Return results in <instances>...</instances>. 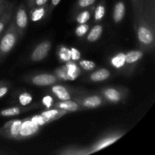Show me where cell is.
<instances>
[{
    "instance_id": "obj_35",
    "label": "cell",
    "mask_w": 155,
    "mask_h": 155,
    "mask_svg": "<svg viewBox=\"0 0 155 155\" xmlns=\"http://www.w3.org/2000/svg\"><path fill=\"white\" fill-rule=\"evenodd\" d=\"M61 0H51V2H50L49 6L48 7V15H51L52 11L54 10V8L58 5L60 3Z\"/></svg>"
},
{
    "instance_id": "obj_8",
    "label": "cell",
    "mask_w": 155,
    "mask_h": 155,
    "mask_svg": "<svg viewBox=\"0 0 155 155\" xmlns=\"http://www.w3.org/2000/svg\"><path fill=\"white\" fill-rule=\"evenodd\" d=\"M123 135H124V133H120V132H117V133H111V134L107 135V136L104 138H101L98 142H95L94 145H92V146L88 147L89 152H90V154H92V153L96 152V151H100V150L112 145L114 142H115L118 139H120L123 136Z\"/></svg>"
},
{
    "instance_id": "obj_5",
    "label": "cell",
    "mask_w": 155,
    "mask_h": 155,
    "mask_svg": "<svg viewBox=\"0 0 155 155\" xmlns=\"http://www.w3.org/2000/svg\"><path fill=\"white\" fill-rule=\"evenodd\" d=\"M22 124L21 120H12L8 121L0 128V136L14 140H21L20 130Z\"/></svg>"
},
{
    "instance_id": "obj_24",
    "label": "cell",
    "mask_w": 155,
    "mask_h": 155,
    "mask_svg": "<svg viewBox=\"0 0 155 155\" xmlns=\"http://www.w3.org/2000/svg\"><path fill=\"white\" fill-rule=\"evenodd\" d=\"M111 64L114 68H121L125 64V54L119 53L111 58Z\"/></svg>"
},
{
    "instance_id": "obj_40",
    "label": "cell",
    "mask_w": 155,
    "mask_h": 155,
    "mask_svg": "<svg viewBox=\"0 0 155 155\" xmlns=\"http://www.w3.org/2000/svg\"></svg>"
},
{
    "instance_id": "obj_13",
    "label": "cell",
    "mask_w": 155,
    "mask_h": 155,
    "mask_svg": "<svg viewBox=\"0 0 155 155\" xmlns=\"http://www.w3.org/2000/svg\"><path fill=\"white\" fill-rule=\"evenodd\" d=\"M54 107L55 108L61 109V110H67L68 112H74L78 111V110H83V108L82 106H80L78 103L76 102L74 100H66V101H61L55 103L54 104Z\"/></svg>"
},
{
    "instance_id": "obj_38",
    "label": "cell",
    "mask_w": 155,
    "mask_h": 155,
    "mask_svg": "<svg viewBox=\"0 0 155 155\" xmlns=\"http://www.w3.org/2000/svg\"><path fill=\"white\" fill-rule=\"evenodd\" d=\"M34 2L35 0H27V5L30 8H33L34 7Z\"/></svg>"
},
{
    "instance_id": "obj_9",
    "label": "cell",
    "mask_w": 155,
    "mask_h": 155,
    "mask_svg": "<svg viewBox=\"0 0 155 155\" xmlns=\"http://www.w3.org/2000/svg\"><path fill=\"white\" fill-rule=\"evenodd\" d=\"M39 132V126L35 124L30 118L23 120L20 130V139L21 140L30 139L33 137Z\"/></svg>"
},
{
    "instance_id": "obj_11",
    "label": "cell",
    "mask_w": 155,
    "mask_h": 155,
    "mask_svg": "<svg viewBox=\"0 0 155 155\" xmlns=\"http://www.w3.org/2000/svg\"><path fill=\"white\" fill-rule=\"evenodd\" d=\"M68 113V111H67V110H61V109L55 108L54 107V109H51V110L43 111L41 114L40 116L42 117L43 120L45 121V124H48L53 122L54 120H56L60 119L61 117L64 116Z\"/></svg>"
},
{
    "instance_id": "obj_33",
    "label": "cell",
    "mask_w": 155,
    "mask_h": 155,
    "mask_svg": "<svg viewBox=\"0 0 155 155\" xmlns=\"http://www.w3.org/2000/svg\"><path fill=\"white\" fill-rule=\"evenodd\" d=\"M30 120H31L33 122H34L35 124H38V125L40 127V126H44L45 125V121L43 120V119H42V117L40 116V114L39 115H35V116L32 117L31 118H30Z\"/></svg>"
},
{
    "instance_id": "obj_23",
    "label": "cell",
    "mask_w": 155,
    "mask_h": 155,
    "mask_svg": "<svg viewBox=\"0 0 155 155\" xmlns=\"http://www.w3.org/2000/svg\"><path fill=\"white\" fill-rule=\"evenodd\" d=\"M93 7L89 9H85L84 11L80 12V14L77 15L76 17V21L79 24H85L90 19L91 15H92V9Z\"/></svg>"
},
{
    "instance_id": "obj_20",
    "label": "cell",
    "mask_w": 155,
    "mask_h": 155,
    "mask_svg": "<svg viewBox=\"0 0 155 155\" xmlns=\"http://www.w3.org/2000/svg\"><path fill=\"white\" fill-rule=\"evenodd\" d=\"M103 33V26L101 24H96L91 29L87 36V41L89 42H96L101 36Z\"/></svg>"
},
{
    "instance_id": "obj_25",
    "label": "cell",
    "mask_w": 155,
    "mask_h": 155,
    "mask_svg": "<svg viewBox=\"0 0 155 155\" xmlns=\"http://www.w3.org/2000/svg\"><path fill=\"white\" fill-rule=\"evenodd\" d=\"M96 0H77L76 3V11L85 9L91 7L94 5Z\"/></svg>"
},
{
    "instance_id": "obj_6",
    "label": "cell",
    "mask_w": 155,
    "mask_h": 155,
    "mask_svg": "<svg viewBox=\"0 0 155 155\" xmlns=\"http://www.w3.org/2000/svg\"><path fill=\"white\" fill-rule=\"evenodd\" d=\"M14 18H15V24L18 36L21 37L24 35L25 30H27L28 25V15H27V9L24 4H21L18 6L15 14H14Z\"/></svg>"
},
{
    "instance_id": "obj_1",
    "label": "cell",
    "mask_w": 155,
    "mask_h": 155,
    "mask_svg": "<svg viewBox=\"0 0 155 155\" xmlns=\"http://www.w3.org/2000/svg\"><path fill=\"white\" fill-rule=\"evenodd\" d=\"M134 27L140 49L150 51L154 47V24L146 18L143 10L134 14Z\"/></svg>"
},
{
    "instance_id": "obj_28",
    "label": "cell",
    "mask_w": 155,
    "mask_h": 155,
    "mask_svg": "<svg viewBox=\"0 0 155 155\" xmlns=\"http://www.w3.org/2000/svg\"><path fill=\"white\" fill-rule=\"evenodd\" d=\"M89 26L88 24H86V23L85 24H80V25H79L78 27H77L75 30V33L77 36H83L88 31H89Z\"/></svg>"
},
{
    "instance_id": "obj_16",
    "label": "cell",
    "mask_w": 155,
    "mask_h": 155,
    "mask_svg": "<svg viewBox=\"0 0 155 155\" xmlns=\"http://www.w3.org/2000/svg\"><path fill=\"white\" fill-rule=\"evenodd\" d=\"M58 154H66V155H83L89 154V150L88 148L78 146H69L64 148L61 151H58Z\"/></svg>"
},
{
    "instance_id": "obj_14",
    "label": "cell",
    "mask_w": 155,
    "mask_h": 155,
    "mask_svg": "<svg viewBox=\"0 0 155 155\" xmlns=\"http://www.w3.org/2000/svg\"><path fill=\"white\" fill-rule=\"evenodd\" d=\"M51 91L61 101H66L71 99V95L68 89L61 85H52Z\"/></svg>"
},
{
    "instance_id": "obj_34",
    "label": "cell",
    "mask_w": 155,
    "mask_h": 155,
    "mask_svg": "<svg viewBox=\"0 0 155 155\" xmlns=\"http://www.w3.org/2000/svg\"><path fill=\"white\" fill-rule=\"evenodd\" d=\"M71 59L74 61H77L81 57V54H80V51L77 50V48H71Z\"/></svg>"
},
{
    "instance_id": "obj_18",
    "label": "cell",
    "mask_w": 155,
    "mask_h": 155,
    "mask_svg": "<svg viewBox=\"0 0 155 155\" xmlns=\"http://www.w3.org/2000/svg\"><path fill=\"white\" fill-rule=\"evenodd\" d=\"M144 51L142 50H132L125 54V64L128 65L135 64L143 57Z\"/></svg>"
},
{
    "instance_id": "obj_39",
    "label": "cell",
    "mask_w": 155,
    "mask_h": 155,
    "mask_svg": "<svg viewBox=\"0 0 155 155\" xmlns=\"http://www.w3.org/2000/svg\"><path fill=\"white\" fill-rule=\"evenodd\" d=\"M6 0H0V5L1 4H2L3 2H5Z\"/></svg>"
},
{
    "instance_id": "obj_26",
    "label": "cell",
    "mask_w": 155,
    "mask_h": 155,
    "mask_svg": "<svg viewBox=\"0 0 155 155\" xmlns=\"http://www.w3.org/2000/svg\"><path fill=\"white\" fill-rule=\"evenodd\" d=\"M18 99H19V102L21 105L27 106L32 102V101H33V97L28 92H22V93L20 94L19 97H18Z\"/></svg>"
},
{
    "instance_id": "obj_22",
    "label": "cell",
    "mask_w": 155,
    "mask_h": 155,
    "mask_svg": "<svg viewBox=\"0 0 155 155\" xmlns=\"http://www.w3.org/2000/svg\"><path fill=\"white\" fill-rule=\"evenodd\" d=\"M105 15V5L104 2L101 1L98 3V5L95 8V12H94V19L96 22L101 21Z\"/></svg>"
},
{
    "instance_id": "obj_10",
    "label": "cell",
    "mask_w": 155,
    "mask_h": 155,
    "mask_svg": "<svg viewBox=\"0 0 155 155\" xmlns=\"http://www.w3.org/2000/svg\"><path fill=\"white\" fill-rule=\"evenodd\" d=\"M51 48V42L45 40L38 44L30 54V60L32 61L38 62L46 58Z\"/></svg>"
},
{
    "instance_id": "obj_37",
    "label": "cell",
    "mask_w": 155,
    "mask_h": 155,
    "mask_svg": "<svg viewBox=\"0 0 155 155\" xmlns=\"http://www.w3.org/2000/svg\"><path fill=\"white\" fill-rule=\"evenodd\" d=\"M48 0H35L34 2V7H39V6L44 5L47 4Z\"/></svg>"
},
{
    "instance_id": "obj_12",
    "label": "cell",
    "mask_w": 155,
    "mask_h": 155,
    "mask_svg": "<svg viewBox=\"0 0 155 155\" xmlns=\"http://www.w3.org/2000/svg\"><path fill=\"white\" fill-rule=\"evenodd\" d=\"M14 14H15V5L14 3H10L8 8L0 17V36L5 31L6 27L12 20Z\"/></svg>"
},
{
    "instance_id": "obj_4",
    "label": "cell",
    "mask_w": 155,
    "mask_h": 155,
    "mask_svg": "<svg viewBox=\"0 0 155 155\" xmlns=\"http://www.w3.org/2000/svg\"><path fill=\"white\" fill-rule=\"evenodd\" d=\"M74 101L78 103L83 108H97L105 104V101L102 95L100 94H91V95H80L74 98Z\"/></svg>"
},
{
    "instance_id": "obj_30",
    "label": "cell",
    "mask_w": 155,
    "mask_h": 155,
    "mask_svg": "<svg viewBox=\"0 0 155 155\" xmlns=\"http://www.w3.org/2000/svg\"><path fill=\"white\" fill-rule=\"evenodd\" d=\"M9 90V83L6 81H0V98L4 97Z\"/></svg>"
},
{
    "instance_id": "obj_17",
    "label": "cell",
    "mask_w": 155,
    "mask_h": 155,
    "mask_svg": "<svg viewBox=\"0 0 155 155\" xmlns=\"http://www.w3.org/2000/svg\"><path fill=\"white\" fill-rule=\"evenodd\" d=\"M110 75H111V74H110L109 70L105 69V68H101V69H98L97 71H94L89 76V80L92 82H95V83L102 82L110 78Z\"/></svg>"
},
{
    "instance_id": "obj_29",
    "label": "cell",
    "mask_w": 155,
    "mask_h": 155,
    "mask_svg": "<svg viewBox=\"0 0 155 155\" xmlns=\"http://www.w3.org/2000/svg\"><path fill=\"white\" fill-rule=\"evenodd\" d=\"M59 56H60V58L61 60L64 61H68L71 59V50L68 49L65 47H62V48H61L60 51H59Z\"/></svg>"
},
{
    "instance_id": "obj_27",
    "label": "cell",
    "mask_w": 155,
    "mask_h": 155,
    "mask_svg": "<svg viewBox=\"0 0 155 155\" xmlns=\"http://www.w3.org/2000/svg\"><path fill=\"white\" fill-rule=\"evenodd\" d=\"M80 66L86 71H91L94 70L96 67V64L92 61L88 60H82L79 63Z\"/></svg>"
},
{
    "instance_id": "obj_3",
    "label": "cell",
    "mask_w": 155,
    "mask_h": 155,
    "mask_svg": "<svg viewBox=\"0 0 155 155\" xmlns=\"http://www.w3.org/2000/svg\"><path fill=\"white\" fill-rule=\"evenodd\" d=\"M100 94L107 103L117 104L125 101L128 95V90L126 88L106 87L100 90Z\"/></svg>"
},
{
    "instance_id": "obj_2",
    "label": "cell",
    "mask_w": 155,
    "mask_h": 155,
    "mask_svg": "<svg viewBox=\"0 0 155 155\" xmlns=\"http://www.w3.org/2000/svg\"><path fill=\"white\" fill-rule=\"evenodd\" d=\"M18 33L17 32L15 24L14 15L9 24L8 28L4 33L0 36V61L13 49L18 40Z\"/></svg>"
},
{
    "instance_id": "obj_19",
    "label": "cell",
    "mask_w": 155,
    "mask_h": 155,
    "mask_svg": "<svg viewBox=\"0 0 155 155\" xmlns=\"http://www.w3.org/2000/svg\"><path fill=\"white\" fill-rule=\"evenodd\" d=\"M32 108V107H31ZM28 107H9V108L4 109V110L0 111V116L1 117H14L19 115L21 114L24 113V112L27 111L30 109Z\"/></svg>"
},
{
    "instance_id": "obj_32",
    "label": "cell",
    "mask_w": 155,
    "mask_h": 155,
    "mask_svg": "<svg viewBox=\"0 0 155 155\" xmlns=\"http://www.w3.org/2000/svg\"><path fill=\"white\" fill-rule=\"evenodd\" d=\"M42 104L45 105V107L47 108H49L51 106L53 105V98L52 97L50 96V95H46L42 99Z\"/></svg>"
},
{
    "instance_id": "obj_21",
    "label": "cell",
    "mask_w": 155,
    "mask_h": 155,
    "mask_svg": "<svg viewBox=\"0 0 155 155\" xmlns=\"http://www.w3.org/2000/svg\"><path fill=\"white\" fill-rule=\"evenodd\" d=\"M47 11H48V5L46 4L39 6V7L35 8L31 12V20L33 22L40 21L45 16Z\"/></svg>"
},
{
    "instance_id": "obj_7",
    "label": "cell",
    "mask_w": 155,
    "mask_h": 155,
    "mask_svg": "<svg viewBox=\"0 0 155 155\" xmlns=\"http://www.w3.org/2000/svg\"><path fill=\"white\" fill-rule=\"evenodd\" d=\"M59 80V77L54 74H40L29 77L27 82L35 86H48L56 84Z\"/></svg>"
},
{
    "instance_id": "obj_15",
    "label": "cell",
    "mask_w": 155,
    "mask_h": 155,
    "mask_svg": "<svg viewBox=\"0 0 155 155\" xmlns=\"http://www.w3.org/2000/svg\"><path fill=\"white\" fill-rule=\"evenodd\" d=\"M126 5L123 1H118L114 8L113 20L115 24H119L125 16Z\"/></svg>"
},
{
    "instance_id": "obj_31",
    "label": "cell",
    "mask_w": 155,
    "mask_h": 155,
    "mask_svg": "<svg viewBox=\"0 0 155 155\" xmlns=\"http://www.w3.org/2000/svg\"><path fill=\"white\" fill-rule=\"evenodd\" d=\"M132 3H133V9H134V14L138 13L144 9L142 0H132Z\"/></svg>"
},
{
    "instance_id": "obj_36",
    "label": "cell",
    "mask_w": 155,
    "mask_h": 155,
    "mask_svg": "<svg viewBox=\"0 0 155 155\" xmlns=\"http://www.w3.org/2000/svg\"><path fill=\"white\" fill-rule=\"evenodd\" d=\"M11 2H9L8 1H5V2H3L2 4L0 5V17L2 15V14L4 13L5 12L6 9L8 8L9 5H10Z\"/></svg>"
}]
</instances>
